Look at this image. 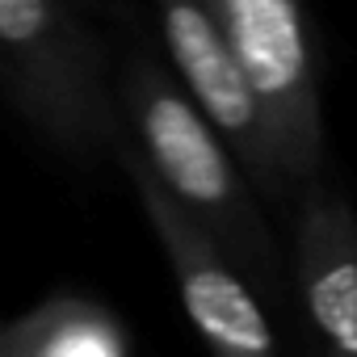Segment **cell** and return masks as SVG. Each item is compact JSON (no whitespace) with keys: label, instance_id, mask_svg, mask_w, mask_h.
<instances>
[{"label":"cell","instance_id":"9c48e42d","mask_svg":"<svg viewBox=\"0 0 357 357\" xmlns=\"http://www.w3.org/2000/svg\"><path fill=\"white\" fill-rule=\"evenodd\" d=\"M0 357H5V319H0Z\"/></svg>","mask_w":357,"mask_h":357},{"label":"cell","instance_id":"5b68a950","mask_svg":"<svg viewBox=\"0 0 357 357\" xmlns=\"http://www.w3.org/2000/svg\"><path fill=\"white\" fill-rule=\"evenodd\" d=\"M155 17H160V38H164L172 76L181 80L194 105L211 118V126L236 151L257 194L286 211L294 194L273 151L265 105L252 93L211 0H155Z\"/></svg>","mask_w":357,"mask_h":357},{"label":"cell","instance_id":"52a82bcc","mask_svg":"<svg viewBox=\"0 0 357 357\" xmlns=\"http://www.w3.org/2000/svg\"><path fill=\"white\" fill-rule=\"evenodd\" d=\"M130 324L84 290H51L5 319V357H126Z\"/></svg>","mask_w":357,"mask_h":357},{"label":"cell","instance_id":"6da1fadb","mask_svg":"<svg viewBox=\"0 0 357 357\" xmlns=\"http://www.w3.org/2000/svg\"><path fill=\"white\" fill-rule=\"evenodd\" d=\"M114 93L122 122L160 185L223 244L257 294L286 307L290 265L269 215L261 211V194L181 80L147 47H130Z\"/></svg>","mask_w":357,"mask_h":357},{"label":"cell","instance_id":"277c9868","mask_svg":"<svg viewBox=\"0 0 357 357\" xmlns=\"http://www.w3.org/2000/svg\"><path fill=\"white\" fill-rule=\"evenodd\" d=\"M211 9L265 105L273 151L290 194L328 172L319 63L303 0H211Z\"/></svg>","mask_w":357,"mask_h":357},{"label":"cell","instance_id":"3957f363","mask_svg":"<svg viewBox=\"0 0 357 357\" xmlns=\"http://www.w3.org/2000/svg\"><path fill=\"white\" fill-rule=\"evenodd\" d=\"M109 155L126 172V181L139 198V211L164 248V261L176 278V294H181V307H185L194 332L223 357L278 353V332L261 307V294L236 269V261L223 252V244L160 185V176L135 147L130 130L118 135Z\"/></svg>","mask_w":357,"mask_h":357},{"label":"cell","instance_id":"7a4b0ae2","mask_svg":"<svg viewBox=\"0 0 357 357\" xmlns=\"http://www.w3.org/2000/svg\"><path fill=\"white\" fill-rule=\"evenodd\" d=\"M0 84L34 135L76 164L126 130L101 34L72 0H0Z\"/></svg>","mask_w":357,"mask_h":357},{"label":"cell","instance_id":"ba28073f","mask_svg":"<svg viewBox=\"0 0 357 357\" xmlns=\"http://www.w3.org/2000/svg\"><path fill=\"white\" fill-rule=\"evenodd\" d=\"M80 13H122L126 0H72Z\"/></svg>","mask_w":357,"mask_h":357},{"label":"cell","instance_id":"8992f818","mask_svg":"<svg viewBox=\"0 0 357 357\" xmlns=\"http://www.w3.org/2000/svg\"><path fill=\"white\" fill-rule=\"evenodd\" d=\"M290 278L315 336L336 353H357V215L328 172L294 194Z\"/></svg>","mask_w":357,"mask_h":357}]
</instances>
